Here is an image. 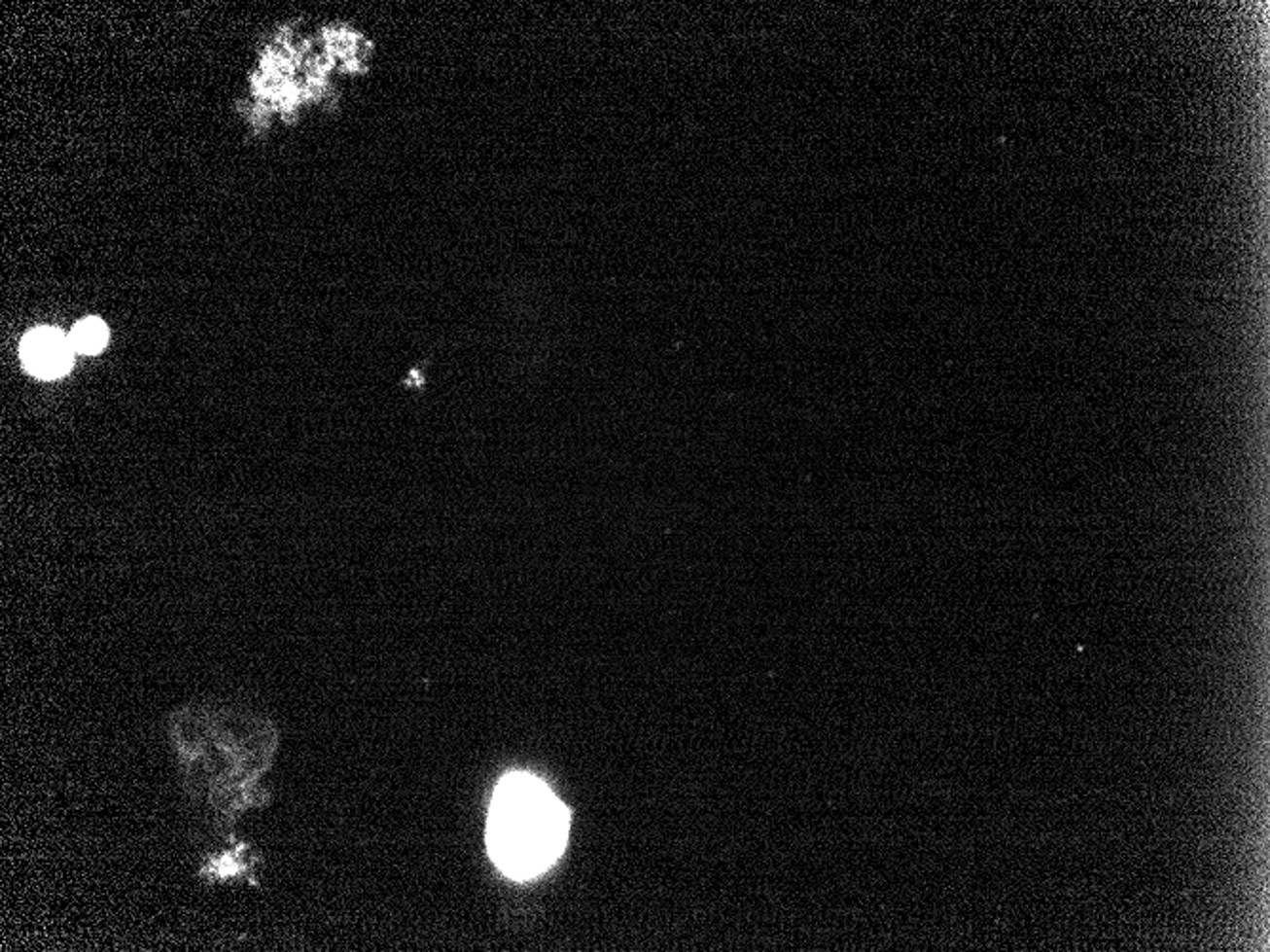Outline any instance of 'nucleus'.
I'll list each match as a JSON object with an SVG mask.
<instances>
[{
    "instance_id": "1a4fd4ad",
    "label": "nucleus",
    "mask_w": 1270,
    "mask_h": 952,
    "mask_svg": "<svg viewBox=\"0 0 1270 952\" xmlns=\"http://www.w3.org/2000/svg\"><path fill=\"white\" fill-rule=\"evenodd\" d=\"M244 794H246V802H248V808H259V806H263V804H266V802H268V798H270V794H268V791H266L265 787L261 786V780H254V782H248V784L244 786Z\"/></svg>"
},
{
    "instance_id": "20e7f679",
    "label": "nucleus",
    "mask_w": 1270,
    "mask_h": 952,
    "mask_svg": "<svg viewBox=\"0 0 1270 952\" xmlns=\"http://www.w3.org/2000/svg\"><path fill=\"white\" fill-rule=\"evenodd\" d=\"M210 723L215 742L230 749L234 755L254 734H257L268 719H261L242 711H210Z\"/></svg>"
},
{
    "instance_id": "7ed1b4c3",
    "label": "nucleus",
    "mask_w": 1270,
    "mask_h": 952,
    "mask_svg": "<svg viewBox=\"0 0 1270 952\" xmlns=\"http://www.w3.org/2000/svg\"><path fill=\"white\" fill-rule=\"evenodd\" d=\"M168 728L179 758L200 755L213 738L210 709H179L171 715Z\"/></svg>"
},
{
    "instance_id": "6e6552de",
    "label": "nucleus",
    "mask_w": 1270,
    "mask_h": 952,
    "mask_svg": "<svg viewBox=\"0 0 1270 952\" xmlns=\"http://www.w3.org/2000/svg\"><path fill=\"white\" fill-rule=\"evenodd\" d=\"M202 755H204V758H206V762H208V766L212 770L215 782L229 780L234 774V770L238 768V757L230 749H227V747L221 746L219 742H215V738H212L204 746Z\"/></svg>"
},
{
    "instance_id": "0eeeda50",
    "label": "nucleus",
    "mask_w": 1270,
    "mask_h": 952,
    "mask_svg": "<svg viewBox=\"0 0 1270 952\" xmlns=\"http://www.w3.org/2000/svg\"><path fill=\"white\" fill-rule=\"evenodd\" d=\"M75 352L81 354H97L107 346L109 340V330L103 320L99 318H86L81 320L75 330L69 336Z\"/></svg>"
},
{
    "instance_id": "423d86ee",
    "label": "nucleus",
    "mask_w": 1270,
    "mask_h": 952,
    "mask_svg": "<svg viewBox=\"0 0 1270 952\" xmlns=\"http://www.w3.org/2000/svg\"><path fill=\"white\" fill-rule=\"evenodd\" d=\"M208 804L212 806L213 812H217L225 820H234L238 814L248 810L244 786H234V784H229V782H215L212 794L208 798Z\"/></svg>"
},
{
    "instance_id": "39448f33",
    "label": "nucleus",
    "mask_w": 1270,
    "mask_h": 952,
    "mask_svg": "<svg viewBox=\"0 0 1270 952\" xmlns=\"http://www.w3.org/2000/svg\"><path fill=\"white\" fill-rule=\"evenodd\" d=\"M181 760V774H183V787L189 793L191 798L194 800H208L212 794L215 778L212 770L204 758V755H194L189 758H179Z\"/></svg>"
},
{
    "instance_id": "f03ea898",
    "label": "nucleus",
    "mask_w": 1270,
    "mask_h": 952,
    "mask_svg": "<svg viewBox=\"0 0 1270 952\" xmlns=\"http://www.w3.org/2000/svg\"><path fill=\"white\" fill-rule=\"evenodd\" d=\"M73 344L57 330L37 328L21 342V360L27 371L39 378L63 376L73 366Z\"/></svg>"
},
{
    "instance_id": "f257e3e1",
    "label": "nucleus",
    "mask_w": 1270,
    "mask_h": 952,
    "mask_svg": "<svg viewBox=\"0 0 1270 952\" xmlns=\"http://www.w3.org/2000/svg\"><path fill=\"white\" fill-rule=\"evenodd\" d=\"M569 812L541 780L513 774L497 787L489 816V852L515 878L548 869L563 852Z\"/></svg>"
}]
</instances>
